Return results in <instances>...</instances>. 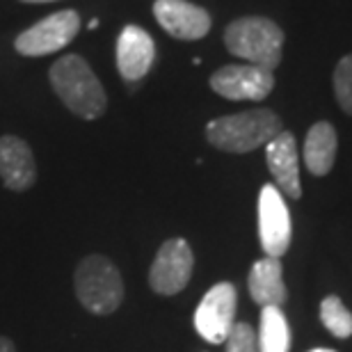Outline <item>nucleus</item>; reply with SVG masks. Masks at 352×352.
<instances>
[{"mask_svg":"<svg viewBox=\"0 0 352 352\" xmlns=\"http://www.w3.org/2000/svg\"><path fill=\"white\" fill-rule=\"evenodd\" d=\"M258 352H288L291 350V329L281 307H263L258 325Z\"/></svg>","mask_w":352,"mask_h":352,"instance_id":"obj_16","label":"nucleus"},{"mask_svg":"<svg viewBox=\"0 0 352 352\" xmlns=\"http://www.w3.org/2000/svg\"><path fill=\"white\" fill-rule=\"evenodd\" d=\"M0 179L12 192H25L37 181L32 149L25 140L16 135L0 138Z\"/></svg>","mask_w":352,"mask_h":352,"instance_id":"obj_13","label":"nucleus"},{"mask_svg":"<svg viewBox=\"0 0 352 352\" xmlns=\"http://www.w3.org/2000/svg\"><path fill=\"white\" fill-rule=\"evenodd\" d=\"M224 46L231 55L248 60L250 65L274 72L281 65L284 30L265 16H243L227 25Z\"/></svg>","mask_w":352,"mask_h":352,"instance_id":"obj_3","label":"nucleus"},{"mask_svg":"<svg viewBox=\"0 0 352 352\" xmlns=\"http://www.w3.org/2000/svg\"><path fill=\"white\" fill-rule=\"evenodd\" d=\"M78 30H80L78 12L62 10L41 19L39 23L28 28L25 32H21L16 41H14V48H16V53L25 55V58H44V55L58 53L62 48H67L76 39Z\"/></svg>","mask_w":352,"mask_h":352,"instance_id":"obj_5","label":"nucleus"},{"mask_svg":"<svg viewBox=\"0 0 352 352\" xmlns=\"http://www.w3.org/2000/svg\"><path fill=\"white\" fill-rule=\"evenodd\" d=\"M236 309H238V293L236 286L229 281H220L204 295L199 307L195 311V329L199 332L204 341L220 346L227 341L236 322Z\"/></svg>","mask_w":352,"mask_h":352,"instance_id":"obj_6","label":"nucleus"},{"mask_svg":"<svg viewBox=\"0 0 352 352\" xmlns=\"http://www.w3.org/2000/svg\"><path fill=\"white\" fill-rule=\"evenodd\" d=\"M334 94L341 110L352 115V53L343 55L334 69Z\"/></svg>","mask_w":352,"mask_h":352,"instance_id":"obj_18","label":"nucleus"},{"mask_svg":"<svg viewBox=\"0 0 352 352\" xmlns=\"http://www.w3.org/2000/svg\"><path fill=\"white\" fill-rule=\"evenodd\" d=\"M309 352H334V350H327V348H316V350H309Z\"/></svg>","mask_w":352,"mask_h":352,"instance_id":"obj_23","label":"nucleus"},{"mask_svg":"<svg viewBox=\"0 0 352 352\" xmlns=\"http://www.w3.org/2000/svg\"><path fill=\"white\" fill-rule=\"evenodd\" d=\"M339 138L329 122L314 124L305 140V165L314 176H325L334 167Z\"/></svg>","mask_w":352,"mask_h":352,"instance_id":"obj_15","label":"nucleus"},{"mask_svg":"<svg viewBox=\"0 0 352 352\" xmlns=\"http://www.w3.org/2000/svg\"><path fill=\"white\" fill-rule=\"evenodd\" d=\"M265 160H267V170H270L274 179V188L281 195L291 197V199H300L302 197L300 156H298V144H295L293 133L281 131L279 135H274L265 144Z\"/></svg>","mask_w":352,"mask_h":352,"instance_id":"obj_11","label":"nucleus"},{"mask_svg":"<svg viewBox=\"0 0 352 352\" xmlns=\"http://www.w3.org/2000/svg\"><path fill=\"white\" fill-rule=\"evenodd\" d=\"M48 80L60 96V101L80 119H98L108 108V96L80 55H65L48 72Z\"/></svg>","mask_w":352,"mask_h":352,"instance_id":"obj_1","label":"nucleus"},{"mask_svg":"<svg viewBox=\"0 0 352 352\" xmlns=\"http://www.w3.org/2000/svg\"><path fill=\"white\" fill-rule=\"evenodd\" d=\"M250 295L261 307H281L286 302V284L281 274V261L274 256H263L252 265L248 277Z\"/></svg>","mask_w":352,"mask_h":352,"instance_id":"obj_14","label":"nucleus"},{"mask_svg":"<svg viewBox=\"0 0 352 352\" xmlns=\"http://www.w3.org/2000/svg\"><path fill=\"white\" fill-rule=\"evenodd\" d=\"M0 352H16V346H14L12 339H7V336H0Z\"/></svg>","mask_w":352,"mask_h":352,"instance_id":"obj_20","label":"nucleus"},{"mask_svg":"<svg viewBox=\"0 0 352 352\" xmlns=\"http://www.w3.org/2000/svg\"><path fill=\"white\" fill-rule=\"evenodd\" d=\"M195 254L183 238H170L160 245L149 270V286L158 295H176L192 277Z\"/></svg>","mask_w":352,"mask_h":352,"instance_id":"obj_7","label":"nucleus"},{"mask_svg":"<svg viewBox=\"0 0 352 352\" xmlns=\"http://www.w3.org/2000/svg\"><path fill=\"white\" fill-rule=\"evenodd\" d=\"M21 3H55V0H21Z\"/></svg>","mask_w":352,"mask_h":352,"instance_id":"obj_22","label":"nucleus"},{"mask_svg":"<svg viewBox=\"0 0 352 352\" xmlns=\"http://www.w3.org/2000/svg\"><path fill=\"white\" fill-rule=\"evenodd\" d=\"M224 346H227V352H258V339L252 325H248V322H234Z\"/></svg>","mask_w":352,"mask_h":352,"instance_id":"obj_19","label":"nucleus"},{"mask_svg":"<svg viewBox=\"0 0 352 352\" xmlns=\"http://www.w3.org/2000/svg\"><path fill=\"white\" fill-rule=\"evenodd\" d=\"M156 60V44L140 25H126L117 39V69L126 82L142 80Z\"/></svg>","mask_w":352,"mask_h":352,"instance_id":"obj_12","label":"nucleus"},{"mask_svg":"<svg viewBox=\"0 0 352 352\" xmlns=\"http://www.w3.org/2000/svg\"><path fill=\"white\" fill-rule=\"evenodd\" d=\"M320 320L336 339H348L352 334V314L336 295H329L320 302Z\"/></svg>","mask_w":352,"mask_h":352,"instance_id":"obj_17","label":"nucleus"},{"mask_svg":"<svg viewBox=\"0 0 352 352\" xmlns=\"http://www.w3.org/2000/svg\"><path fill=\"white\" fill-rule=\"evenodd\" d=\"M76 298L89 314L110 316L124 300V279L119 267L108 256H85L74 274Z\"/></svg>","mask_w":352,"mask_h":352,"instance_id":"obj_4","label":"nucleus"},{"mask_svg":"<svg viewBox=\"0 0 352 352\" xmlns=\"http://www.w3.org/2000/svg\"><path fill=\"white\" fill-rule=\"evenodd\" d=\"M96 28H98V19H91L89 21V30H96Z\"/></svg>","mask_w":352,"mask_h":352,"instance_id":"obj_21","label":"nucleus"},{"mask_svg":"<svg viewBox=\"0 0 352 352\" xmlns=\"http://www.w3.org/2000/svg\"><path fill=\"white\" fill-rule=\"evenodd\" d=\"M291 213H288L284 195L272 183H267L258 195V238H261L265 256H284L291 245Z\"/></svg>","mask_w":352,"mask_h":352,"instance_id":"obj_8","label":"nucleus"},{"mask_svg":"<svg viewBox=\"0 0 352 352\" xmlns=\"http://www.w3.org/2000/svg\"><path fill=\"white\" fill-rule=\"evenodd\" d=\"M153 16L165 32L183 41H197L210 30V14L188 0H156Z\"/></svg>","mask_w":352,"mask_h":352,"instance_id":"obj_10","label":"nucleus"},{"mask_svg":"<svg viewBox=\"0 0 352 352\" xmlns=\"http://www.w3.org/2000/svg\"><path fill=\"white\" fill-rule=\"evenodd\" d=\"M281 131H284L281 119L272 110L256 108L208 122L206 140L220 151L248 153L258 149V146H265Z\"/></svg>","mask_w":352,"mask_h":352,"instance_id":"obj_2","label":"nucleus"},{"mask_svg":"<svg viewBox=\"0 0 352 352\" xmlns=\"http://www.w3.org/2000/svg\"><path fill=\"white\" fill-rule=\"evenodd\" d=\"M210 89L229 101H263L274 89V74L254 65H227L210 76Z\"/></svg>","mask_w":352,"mask_h":352,"instance_id":"obj_9","label":"nucleus"}]
</instances>
